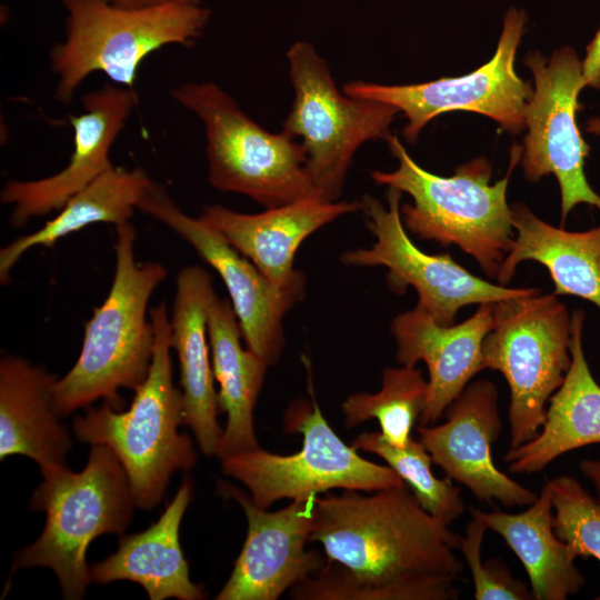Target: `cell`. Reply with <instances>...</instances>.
<instances>
[{
	"mask_svg": "<svg viewBox=\"0 0 600 600\" xmlns=\"http://www.w3.org/2000/svg\"><path fill=\"white\" fill-rule=\"evenodd\" d=\"M327 561L291 588L299 600H457L461 536L421 508L404 483L372 494L316 496L310 542Z\"/></svg>",
	"mask_w": 600,
	"mask_h": 600,
	"instance_id": "1",
	"label": "cell"
},
{
	"mask_svg": "<svg viewBox=\"0 0 600 600\" xmlns=\"http://www.w3.org/2000/svg\"><path fill=\"white\" fill-rule=\"evenodd\" d=\"M116 269L108 296L86 324L78 360L52 387L51 403L59 417L100 398L120 410L118 390H134L151 366L154 331L147 318L148 303L167 269L159 262L136 261V229L130 221L116 226Z\"/></svg>",
	"mask_w": 600,
	"mask_h": 600,
	"instance_id": "2",
	"label": "cell"
},
{
	"mask_svg": "<svg viewBox=\"0 0 600 600\" xmlns=\"http://www.w3.org/2000/svg\"><path fill=\"white\" fill-rule=\"evenodd\" d=\"M387 142L398 168L373 171L371 177L376 183L412 198V204L400 207L406 230L421 240L457 246L496 279L514 241L507 189L522 147H512L507 174L491 184L492 168L484 157L458 166L450 177H441L419 166L397 137L391 136Z\"/></svg>",
	"mask_w": 600,
	"mask_h": 600,
	"instance_id": "3",
	"label": "cell"
},
{
	"mask_svg": "<svg viewBox=\"0 0 600 600\" xmlns=\"http://www.w3.org/2000/svg\"><path fill=\"white\" fill-rule=\"evenodd\" d=\"M154 331L151 366L134 389L127 411L104 402L73 420L77 438L109 447L127 473L131 492L141 509L151 510L162 499L171 474L189 470L197 454L189 436L178 432L183 423L182 392L173 386L171 329L166 303L150 309Z\"/></svg>",
	"mask_w": 600,
	"mask_h": 600,
	"instance_id": "4",
	"label": "cell"
},
{
	"mask_svg": "<svg viewBox=\"0 0 600 600\" xmlns=\"http://www.w3.org/2000/svg\"><path fill=\"white\" fill-rule=\"evenodd\" d=\"M42 476L30 508L46 512V526L34 543L17 553L12 572L20 567H49L64 599L78 600L91 582L88 546L104 533L123 534L136 502L124 468L104 444L92 446L82 471L61 466Z\"/></svg>",
	"mask_w": 600,
	"mask_h": 600,
	"instance_id": "5",
	"label": "cell"
},
{
	"mask_svg": "<svg viewBox=\"0 0 600 600\" xmlns=\"http://www.w3.org/2000/svg\"><path fill=\"white\" fill-rule=\"evenodd\" d=\"M66 10L63 40L50 50L57 77L54 97L68 104L94 72L132 88L142 61L171 44L191 47L206 29L203 6L162 4L123 8L110 0H60Z\"/></svg>",
	"mask_w": 600,
	"mask_h": 600,
	"instance_id": "6",
	"label": "cell"
},
{
	"mask_svg": "<svg viewBox=\"0 0 600 600\" xmlns=\"http://www.w3.org/2000/svg\"><path fill=\"white\" fill-rule=\"evenodd\" d=\"M171 97L203 123L208 179L220 191L248 196L266 208L317 197L301 143L252 120L212 82H186Z\"/></svg>",
	"mask_w": 600,
	"mask_h": 600,
	"instance_id": "7",
	"label": "cell"
},
{
	"mask_svg": "<svg viewBox=\"0 0 600 600\" xmlns=\"http://www.w3.org/2000/svg\"><path fill=\"white\" fill-rule=\"evenodd\" d=\"M571 314L554 292L493 303L482 360L484 369L499 371L510 389V449L540 431L548 402L571 364Z\"/></svg>",
	"mask_w": 600,
	"mask_h": 600,
	"instance_id": "8",
	"label": "cell"
},
{
	"mask_svg": "<svg viewBox=\"0 0 600 600\" xmlns=\"http://www.w3.org/2000/svg\"><path fill=\"white\" fill-rule=\"evenodd\" d=\"M287 59L294 99L282 131L301 139L317 197L337 201L356 151L366 141L388 140L398 110L340 92L327 61L307 41L293 43Z\"/></svg>",
	"mask_w": 600,
	"mask_h": 600,
	"instance_id": "9",
	"label": "cell"
},
{
	"mask_svg": "<svg viewBox=\"0 0 600 600\" xmlns=\"http://www.w3.org/2000/svg\"><path fill=\"white\" fill-rule=\"evenodd\" d=\"M289 432L302 434V449L290 456L260 448L222 458L223 472L267 509L280 499L303 500L331 489L374 492L404 484L388 464L371 462L346 444L323 417L318 403L294 401L284 418Z\"/></svg>",
	"mask_w": 600,
	"mask_h": 600,
	"instance_id": "10",
	"label": "cell"
},
{
	"mask_svg": "<svg viewBox=\"0 0 600 600\" xmlns=\"http://www.w3.org/2000/svg\"><path fill=\"white\" fill-rule=\"evenodd\" d=\"M527 21L523 10L511 7L504 14L494 54L471 73L399 86L358 80L343 84L342 91L350 97L390 104L402 112L407 119L403 136L412 143L433 118L450 111L483 114L518 134L526 129L524 111L533 93L531 83L518 76L514 66Z\"/></svg>",
	"mask_w": 600,
	"mask_h": 600,
	"instance_id": "11",
	"label": "cell"
},
{
	"mask_svg": "<svg viewBox=\"0 0 600 600\" xmlns=\"http://www.w3.org/2000/svg\"><path fill=\"white\" fill-rule=\"evenodd\" d=\"M534 80L526 111L527 134L521 163L532 183L553 174L561 196V222L581 203L600 211V196L589 184L584 163L590 147L577 124L579 93L586 88L582 61L571 47H562L546 58L538 51L524 59Z\"/></svg>",
	"mask_w": 600,
	"mask_h": 600,
	"instance_id": "12",
	"label": "cell"
},
{
	"mask_svg": "<svg viewBox=\"0 0 600 600\" xmlns=\"http://www.w3.org/2000/svg\"><path fill=\"white\" fill-rule=\"evenodd\" d=\"M401 196V191L389 187L387 207L370 194L363 196L361 210L377 240L371 248L344 252L341 256L344 264L386 267L390 289L403 293L412 287L418 293V303L442 326L452 324L458 311L466 306L494 303L540 292L538 288L491 283L468 271L449 253L430 254L420 250L403 226Z\"/></svg>",
	"mask_w": 600,
	"mask_h": 600,
	"instance_id": "13",
	"label": "cell"
},
{
	"mask_svg": "<svg viewBox=\"0 0 600 600\" xmlns=\"http://www.w3.org/2000/svg\"><path fill=\"white\" fill-rule=\"evenodd\" d=\"M138 209L176 232L219 273L247 347L274 364L284 346L283 318L303 292L276 286L200 218L184 213L154 181Z\"/></svg>",
	"mask_w": 600,
	"mask_h": 600,
	"instance_id": "14",
	"label": "cell"
},
{
	"mask_svg": "<svg viewBox=\"0 0 600 600\" xmlns=\"http://www.w3.org/2000/svg\"><path fill=\"white\" fill-rule=\"evenodd\" d=\"M439 426H418V440L446 477L480 501L530 506L538 494L500 471L492 444L502 430L499 391L488 379L470 381L444 411Z\"/></svg>",
	"mask_w": 600,
	"mask_h": 600,
	"instance_id": "15",
	"label": "cell"
},
{
	"mask_svg": "<svg viewBox=\"0 0 600 600\" xmlns=\"http://www.w3.org/2000/svg\"><path fill=\"white\" fill-rule=\"evenodd\" d=\"M218 487L243 509L248 532L217 600H276L323 567L326 558L307 549L314 497L291 500L286 508L269 512L239 488L227 482H219Z\"/></svg>",
	"mask_w": 600,
	"mask_h": 600,
	"instance_id": "16",
	"label": "cell"
},
{
	"mask_svg": "<svg viewBox=\"0 0 600 600\" xmlns=\"http://www.w3.org/2000/svg\"><path fill=\"white\" fill-rule=\"evenodd\" d=\"M137 103L132 88L114 83L86 93L81 112L70 117L73 149L66 167L38 180H10L1 190V202L13 207L11 223L21 227L31 218L60 210L71 197L111 169V149Z\"/></svg>",
	"mask_w": 600,
	"mask_h": 600,
	"instance_id": "17",
	"label": "cell"
},
{
	"mask_svg": "<svg viewBox=\"0 0 600 600\" xmlns=\"http://www.w3.org/2000/svg\"><path fill=\"white\" fill-rule=\"evenodd\" d=\"M493 324V303H481L468 319L442 326L419 303L396 316L390 331L400 366L428 368V392L420 426L434 424L472 378L484 370L482 343Z\"/></svg>",
	"mask_w": 600,
	"mask_h": 600,
	"instance_id": "18",
	"label": "cell"
},
{
	"mask_svg": "<svg viewBox=\"0 0 600 600\" xmlns=\"http://www.w3.org/2000/svg\"><path fill=\"white\" fill-rule=\"evenodd\" d=\"M358 210H361V201L309 197L254 214L212 204L206 207L199 218L276 286L304 292V277L293 268L297 250L314 231Z\"/></svg>",
	"mask_w": 600,
	"mask_h": 600,
	"instance_id": "19",
	"label": "cell"
},
{
	"mask_svg": "<svg viewBox=\"0 0 600 600\" xmlns=\"http://www.w3.org/2000/svg\"><path fill=\"white\" fill-rule=\"evenodd\" d=\"M176 286L170 339L180 366L182 424L191 428L202 453L213 456L223 432L217 421L218 393L208 336L209 308L217 294L211 276L199 266L180 270Z\"/></svg>",
	"mask_w": 600,
	"mask_h": 600,
	"instance_id": "20",
	"label": "cell"
},
{
	"mask_svg": "<svg viewBox=\"0 0 600 600\" xmlns=\"http://www.w3.org/2000/svg\"><path fill=\"white\" fill-rule=\"evenodd\" d=\"M584 320L582 309L571 312L570 368L548 402L538 434L506 452L503 460L512 473H538L567 452L600 443V386L583 349Z\"/></svg>",
	"mask_w": 600,
	"mask_h": 600,
	"instance_id": "21",
	"label": "cell"
},
{
	"mask_svg": "<svg viewBox=\"0 0 600 600\" xmlns=\"http://www.w3.org/2000/svg\"><path fill=\"white\" fill-rule=\"evenodd\" d=\"M192 499V483L186 478L173 500L147 530L123 536L118 550L89 567L91 581L139 583L150 600L206 598L201 586L191 581L179 541L182 517Z\"/></svg>",
	"mask_w": 600,
	"mask_h": 600,
	"instance_id": "22",
	"label": "cell"
},
{
	"mask_svg": "<svg viewBox=\"0 0 600 600\" xmlns=\"http://www.w3.org/2000/svg\"><path fill=\"white\" fill-rule=\"evenodd\" d=\"M54 376L8 356L0 362V458L22 454L41 472L66 466L71 438L51 403Z\"/></svg>",
	"mask_w": 600,
	"mask_h": 600,
	"instance_id": "23",
	"label": "cell"
},
{
	"mask_svg": "<svg viewBox=\"0 0 600 600\" xmlns=\"http://www.w3.org/2000/svg\"><path fill=\"white\" fill-rule=\"evenodd\" d=\"M510 209L516 236L497 282L508 286L518 266L532 260L547 268L557 296L579 297L600 309V223L569 231L541 220L526 203H512Z\"/></svg>",
	"mask_w": 600,
	"mask_h": 600,
	"instance_id": "24",
	"label": "cell"
},
{
	"mask_svg": "<svg viewBox=\"0 0 600 600\" xmlns=\"http://www.w3.org/2000/svg\"><path fill=\"white\" fill-rule=\"evenodd\" d=\"M470 514L499 534L522 563L533 600H566L578 594L586 578L574 548L553 530L551 491L546 482L537 500L518 513L470 508Z\"/></svg>",
	"mask_w": 600,
	"mask_h": 600,
	"instance_id": "25",
	"label": "cell"
},
{
	"mask_svg": "<svg viewBox=\"0 0 600 600\" xmlns=\"http://www.w3.org/2000/svg\"><path fill=\"white\" fill-rule=\"evenodd\" d=\"M208 336L214 379L219 383V412L227 414L217 456L260 448L253 427V410L269 367L263 359L243 349L242 331L231 302L214 297L208 314Z\"/></svg>",
	"mask_w": 600,
	"mask_h": 600,
	"instance_id": "26",
	"label": "cell"
},
{
	"mask_svg": "<svg viewBox=\"0 0 600 600\" xmlns=\"http://www.w3.org/2000/svg\"><path fill=\"white\" fill-rule=\"evenodd\" d=\"M153 181L139 168L112 167L71 197L54 218L0 250V281L7 283L20 258L36 247L51 248L62 238L93 223L130 221Z\"/></svg>",
	"mask_w": 600,
	"mask_h": 600,
	"instance_id": "27",
	"label": "cell"
},
{
	"mask_svg": "<svg viewBox=\"0 0 600 600\" xmlns=\"http://www.w3.org/2000/svg\"><path fill=\"white\" fill-rule=\"evenodd\" d=\"M428 381L421 369L400 366L382 371V386L376 393L357 392L342 403L344 424L357 427L377 419L382 438L391 446L404 448L411 440V430L424 408Z\"/></svg>",
	"mask_w": 600,
	"mask_h": 600,
	"instance_id": "28",
	"label": "cell"
},
{
	"mask_svg": "<svg viewBox=\"0 0 600 600\" xmlns=\"http://www.w3.org/2000/svg\"><path fill=\"white\" fill-rule=\"evenodd\" d=\"M351 444L386 461L404 481L421 508L431 516L450 526L464 513L466 503L460 488L451 479H439L433 474V460L418 439L411 438L404 448H398L388 443L380 432H362Z\"/></svg>",
	"mask_w": 600,
	"mask_h": 600,
	"instance_id": "29",
	"label": "cell"
},
{
	"mask_svg": "<svg viewBox=\"0 0 600 600\" xmlns=\"http://www.w3.org/2000/svg\"><path fill=\"white\" fill-rule=\"evenodd\" d=\"M556 536L571 544L578 557L600 562V503L572 476L549 479ZM600 600V593L594 598Z\"/></svg>",
	"mask_w": 600,
	"mask_h": 600,
	"instance_id": "30",
	"label": "cell"
},
{
	"mask_svg": "<svg viewBox=\"0 0 600 600\" xmlns=\"http://www.w3.org/2000/svg\"><path fill=\"white\" fill-rule=\"evenodd\" d=\"M472 518V517H471ZM487 526L472 518L461 536L459 551L467 563L476 600H533L530 587L512 577L508 567L499 559L482 561L481 547Z\"/></svg>",
	"mask_w": 600,
	"mask_h": 600,
	"instance_id": "31",
	"label": "cell"
},
{
	"mask_svg": "<svg viewBox=\"0 0 600 600\" xmlns=\"http://www.w3.org/2000/svg\"><path fill=\"white\" fill-rule=\"evenodd\" d=\"M582 77L584 87L600 89V28L587 47L582 60Z\"/></svg>",
	"mask_w": 600,
	"mask_h": 600,
	"instance_id": "32",
	"label": "cell"
},
{
	"mask_svg": "<svg viewBox=\"0 0 600 600\" xmlns=\"http://www.w3.org/2000/svg\"><path fill=\"white\" fill-rule=\"evenodd\" d=\"M579 470L594 488L596 499L600 503V460L583 459L579 463Z\"/></svg>",
	"mask_w": 600,
	"mask_h": 600,
	"instance_id": "33",
	"label": "cell"
},
{
	"mask_svg": "<svg viewBox=\"0 0 600 600\" xmlns=\"http://www.w3.org/2000/svg\"><path fill=\"white\" fill-rule=\"evenodd\" d=\"M112 3L123 8H148L162 4H193L202 6L204 0H110Z\"/></svg>",
	"mask_w": 600,
	"mask_h": 600,
	"instance_id": "34",
	"label": "cell"
},
{
	"mask_svg": "<svg viewBox=\"0 0 600 600\" xmlns=\"http://www.w3.org/2000/svg\"><path fill=\"white\" fill-rule=\"evenodd\" d=\"M589 132L599 133L600 132V119H591L588 122L587 127Z\"/></svg>",
	"mask_w": 600,
	"mask_h": 600,
	"instance_id": "35",
	"label": "cell"
}]
</instances>
